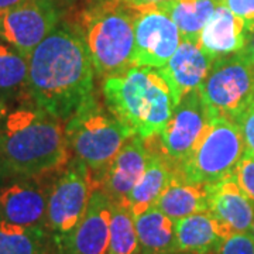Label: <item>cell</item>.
<instances>
[{
	"label": "cell",
	"mask_w": 254,
	"mask_h": 254,
	"mask_svg": "<svg viewBox=\"0 0 254 254\" xmlns=\"http://www.w3.org/2000/svg\"><path fill=\"white\" fill-rule=\"evenodd\" d=\"M250 235H252V237H253L254 240V220H253V225H252V229H250V232H249Z\"/></svg>",
	"instance_id": "d6a6232c"
},
{
	"label": "cell",
	"mask_w": 254,
	"mask_h": 254,
	"mask_svg": "<svg viewBox=\"0 0 254 254\" xmlns=\"http://www.w3.org/2000/svg\"><path fill=\"white\" fill-rule=\"evenodd\" d=\"M93 182L88 165L71 157L55 171L47 208V233L51 254L60 250L79 225L91 198Z\"/></svg>",
	"instance_id": "52a82bcc"
},
{
	"label": "cell",
	"mask_w": 254,
	"mask_h": 254,
	"mask_svg": "<svg viewBox=\"0 0 254 254\" xmlns=\"http://www.w3.org/2000/svg\"><path fill=\"white\" fill-rule=\"evenodd\" d=\"M112 203L109 195L95 187L79 225L54 254H108Z\"/></svg>",
	"instance_id": "4fadbf2b"
},
{
	"label": "cell",
	"mask_w": 254,
	"mask_h": 254,
	"mask_svg": "<svg viewBox=\"0 0 254 254\" xmlns=\"http://www.w3.org/2000/svg\"><path fill=\"white\" fill-rule=\"evenodd\" d=\"M213 184L187 182L174 177L165 188L155 208L164 212L174 222L195 213L208 212Z\"/></svg>",
	"instance_id": "d6986e66"
},
{
	"label": "cell",
	"mask_w": 254,
	"mask_h": 254,
	"mask_svg": "<svg viewBox=\"0 0 254 254\" xmlns=\"http://www.w3.org/2000/svg\"><path fill=\"white\" fill-rule=\"evenodd\" d=\"M212 116L198 89L182 96L171 119L158 134V147L171 161L174 170L195 150Z\"/></svg>",
	"instance_id": "7c38bea8"
},
{
	"label": "cell",
	"mask_w": 254,
	"mask_h": 254,
	"mask_svg": "<svg viewBox=\"0 0 254 254\" xmlns=\"http://www.w3.org/2000/svg\"><path fill=\"white\" fill-rule=\"evenodd\" d=\"M242 54L245 55L246 58L254 65V31L250 33L247 37V43H246L245 48L240 51Z\"/></svg>",
	"instance_id": "f546056e"
},
{
	"label": "cell",
	"mask_w": 254,
	"mask_h": 254,
	"mask_svg": "<svg viewBox=\"0 0 254 254\" xmlns=\"http://www.w3.org/2000/svg\"><path fill=\"white\" fill-rule=\"evenodd\" d=\"M20 1H23V0H0V11H1V10L10 9V7L18 4Z\"/></svg>",
	"instance_id": "1f68e13d"
},
{
	"label": "cell",
	"mask_w": 254,
	"mask_h": 254,
	"mask_svg": "<svg viewBox=\"0 0 254 254\" xmlns=\"http://www.w3.org/2000/svg\"><path fill=\"white\" fill-rule=\"evenodd\" d=\"M233 177L246 195L254 202V157L245 153L236 165Z\"/></svg>",
	"instance_id": "484cf974"
},
{
	"label": "cell",
	"mask_w": 254,
	"mask_h": 254,
	"mask_svg": "<svg viewBox=\"0 0 254 254\" xmlns=\"http://www.w3.org/2000/svg\"><path fill=\"white\" fill-rule=\"evenodd\" d=\"M51 253L48 233L0 219V254Z\"/></svg>",
	"instance_id": "cb8c5ba5"
},
{
	"label": "cell",
	"mask_w": 254,
	"mask_h": 254,
	"mask_svg": "<svg viewBox=\"0 0 254 254\" xmlns=\"http://www.w3.org/2000/svg\"><path fill=\"white\" fill-rule=\"evenodd\" d=\"M235 16L245 23L247 33L254 31V0H220Z\"/></svg>",
	"instance_id": "83f0119b"
},
{
	"label": "cell",
	"mask_w": 254,
	"mask_h": 254,
	"mask_svg": "<svg viewBox=\"0 0 254 254\" xmlns=\"http://www.w3.org/2000/svg\"><path fill=\"white\" fill-rule=\"evenodd\" d=\"M27 82L28 58L0 40V108L27 96Z\"/></svg>",
	"instance_id": "7402d4cb"
},
{
	"label": "cell",
	"mask_w": 254,
	"mask_h": 254,
	"mask_svg": "<svg viewBox=\"0 0 254 254\" xmlns=\"http://www.w3.org/2000/svg\"><path fill=\"white\" fill-rule=\"evenodd\" d=\"M209 213L218 223L223 239L249 233L254 220V202L239 187L233 174L213 182Z\"/></svg>",
	"instance_id": "9a60e30c"
},
{
	"label": "cell",
	"mask_w": 254,
	"mask_h": 254,
	"mask_svg": "<svg viewBox=\"0 0 254 254\" xmlns=\"http://www.w3.org/2000/svg\"><path fill=\"white\" fill-rule=\"evenodd\" d=\"M136 9L125 0H85L75 21L89 48L96 75L108 78L131 68Z\"/></svg>",
	"instance_id": "277c9868"
},
{
	"label": "cell",
	"mask_w": 254,
	"mask_h": 254,
	"mask_svg": "<svg viewBox=\"0 0 254 254\" xmlns=\"http://www.w3.org/2000/svg\"><path fill=\"white\" fill-rule=\"evenodd\" d=\"M198 91L212 118L237 122L254 100V65L242 53L216 58Z\"/></svg>",
	"instance_id": "ba28073f"
},
{
	"label": "cell",
	"mask_w": 254,
	"mask_h": 254,
	"mask_svg": "<svg viewBox=\"0 0 254 254\" xmlns=\"http://www.w3.org/2000/svg\"><path fill=\"white\" fill-rule=\"evenodd\" d=\"M245 141V153L254 157V100L236 122Z\"/></svg>",
	"instance_id": "f1b7e54d"
},
{
	"label": "cell",
	"mask_w": 254,
	"mask_h": 254,
	"mask_svg": "<svg viewBox=\"0 0 254 254\" xmlns=\"http://www.w3.org/2000/svg\"><path fill=\"white\" fill-rule=\"evenodd\" d=\"M63 20L60 0H23L0 11V40L28 58Z\"/></svg>",
	"instance_id": "9c48e42d"
},
{
	"label": "cell",
	"mask_w": 254,
	"mask_h": 254,
	"mask_svg": "<svg viewBox=\"0 0 254 254\" xmlns=\"http://www.w3.org/2000/svg\"><path fill=\"white\" fill-rule=\"evenodd\" d=\"M95 73L81 27L64 18L28 57V99L66 123L95 93Z\"/></svg>",
	"instance_id": "6da1fadb"
},
{
	"label": "cell",
	"mask_w": 254,
	"mask_h": 254,
	"mask_svg": "<svg viewBox=\"0 0 254 254\" xmlns=\"http://www.w3.org/2000/svg\"><path fill=\"white\" fill-rule=\"evenodd\" d=\"M134 9L131 66L163 68L180 47L182 40L180 28L158 4L138 6Z\"/></svg>",
	"instance_id": "8fae6325"
},
{
	"label": "cell",
	"mask_w": 254,
	"mask_h": 254,
	"mask_svg": "<svg viewBox=\"0 0 254 254\" xmlns=\"http://www.w3.org/2000/svg\"><path fill=\"white\" fill-rule=\"evenodd\" d=\"M54 174L55 171L31 177H1L0 219L18 226L47 232L48 193Z\"/></svg>",
	"instance_id": "30bf717a"
},
{
	"label": "cell",
	"mask_w": 254,
	"mask_h": 254,
	"mask_svg": "<svg viewBox=\"0 0 254 254\" xmlns=\"http://www.w3.org/2000/svg\"><path fill=\"white\" fill-rule=\"evenodd\" d=\"M0 180H1V175H0Z\"/></svg>",
	"instance_id": "e575fe53"
},
{
	"label": "cell",
	"mask_w": 254,
	"mask_h": 254,
	"mask_svg": "<svg viewBox=\"0 0 254 254\" xmlns=\"http://www.w3.org/2000/svg\"><path fill=\"white\" fill-rule=\"evenodd\" d=\"M220 3V0H168L158 6L175 21L182 38L198 41L202 28Z\"/></svg>",
	"instance_id": "603a6c76"
},
{
	"label": "cell",
	"mask_w": 254,
	"mask_h": 254,
	"mask_svg": "<svg viewBox=\"0 0 254 254\" xmlns=\"http://www.w3.org/2000/svg\"><path fill=\"white\" fill-rule=\"evenodd\" d=\"M181 254H216L223 242L218 223L209 212H200L175 222Z\"/></svg>",
	"instance_id": "ffe728a7"
},
{
	"label": "cell",
	"mask_w": 254,
	"mask_h": 254,
	"mask_svg": "<svg viewBox=\"0 0 254 254\" xmlns=\"http://www.w3.org/2000/svg\"><path fill=\"white\" fill-rule=\"evenodd\" d=\"M180 254H181V253H180Z\"/></svg>",
	"instance_id": "8d00e7d4"
},
{
	"label": "cell",
	"mask_w": 254,
	"mask_h": 254,
	"mask_svg": "<svg viewBox=\"0 0 254 254\" xmlns=\"http://www.w3.org/2000/svg\"><path fill=\"white\" fill-rule=\"evenodd\" d=\"M71 157L88 165L92 182L99 180L133 130L92 95L65 123Z\"/></svg>",
	"instance_id": "5b68a950"
},
{
	"label": "cell",
	"mask_w": 254,
	"mask_h": 254,
	"mask_svg": "<svg viewBox=\"0 0 254 254\" xmlns=\"http://www.w3.org/2000/svg\"><path fill=\"white\" fill-rule=\"evenodd\" d=\"M68 1H72V0H68Z\"/></svg>",
	"instance_id": "d590c367"
},
{
	"label": "cell",
	"mask_w": 254,
	"mask_h": 254,
	"mask_svg": "<svg viewBox=\"0 0 254 254\" xmlns=\"http://www.w3.org/2000/svg\"><path fill=\"white\" fill-rule=\"evenodd\" d=\"M148 150L150 157L144 174L131 190L126 202L134 218L144 213L145 210L154 208L157 200L160 199L165 188L175 177L174 165L163 154L160 147L154 150L148 145Z\"/></svg>",
	"instance_id": "ac0fdd59"
},
{
	"label": "cell",
	"mask_w": 254,
	"mask_h": 254,
	"mask_svg": "<svg viewBox=\"0 0 254 254\" xmlns=\"http://www.w3.org/2000/svg\"><path fill=\"white\" fill-rule=\"evenodd\" d=\"M113 202V200H112ZM140 245L136 222L127 203H112L110 239L108 254H138Z\"/></svg>",
	"instance_id": "d4e9b609"
},
{
	"label": "cell",
	"mask_w": 254,
	"mask_h": 254,
	"mask_svg": "<svg viewBox=\"0 0 254 254\" xmlns=\"http://www.w3.org/2000/svg\"><path fill=\"white\" fill-rule=\"evenodd\" d=\"M148 157L147 140L133 134L93 184V188H102L113 202L126 203L131 190L144 174Z\"/></svg>",
	"instance_id": "5bb4252c"
},
{
	"label": "cell",
	"mask_w": 254,
	"mask_h": 254,
	"mask_svg": "<svg viewBox=\"0 0 254 254\" xmlns=\"http://www.w3.org/2000/svg\"><path fill=\"white\" fill-rule=\"evenodd\" d=\"M247 37L245 23L220 3L202 28L198 44L206 54L216 60L240 53L247 43Z\"/></svg>",
	"instance_id": "e0dca14e"
},
{
	"label": "cell",
	"mask_w": 254,
	"mask_h": 254,
	"mask_svg": "<svg viewBox=\"0 0 254 254\" xmlns=\"http://www.w3.org/2000/svg\"><path fill=\"white\" fill-rule=\"evenodd\" d=\"M213 58L206 54L198 41L182 38L171 60L160 68L171 83L177 100L180 102L190 91H195L205 81L212 68Z\"/></svg>",
	"instance_id": "2e32d148"
},
{
	"label": "cell",
	"mask_w": 254,
	"mask_h": 254,
	"mask_svg": "<svg viewBox=\"0 0 254 254\" xmlns=\"http://www.w3.org/2000/svg\"><path fill=\"white\" fill-rule=\"evenodd\" d=\"M63 120L30 99L0 113V175H43L69 161Z\"/></svg>",
	"instance_id": "7a4b0ae2"
},
{
	"label": "cell",
	"mask_w": 254,
	"mask_h": 254,
	"mask_svg": "<svg viewBox=\"0 0 254 254\" xmlns=\"http://www.w3.org/2000/svg\"><path fill=\"white\" fill-rule=\"evenodd\" d=\"M216 254H254V240L250 233H235L223 239Z\"/></svg>",
	"instance_id": "4316f807"
},
{
	"label": "cell",
	"mask_w": 254,
	"mask_h": 254,
	"mask_svg": "<svg viewBox=\"0 0 254 254\" xmlns=\"http://www.w3.org/2000/svg\"><path fill=\"white\" fill-rule=\"evenodd\" d=\"M127 4L130 6H148V4H158V3H164V1H168V0H125Z\"/></svg>",
	"instance_id": "4dcf8cb0"
},
{
	"label": "cell",
	"mask_w": 254,
	"mask_h": 254,
	"mask_svg": "<svg viewBox=\"0 0 254 254\" xmlns=\"http://www.w3.org/2000/svg\"><path fill=\"white\" fill-rule=\"evenodd\" d=\"M243 154L245 141L236 122L212 118L195 150L175 168V177L187 182L213 184L233 173Z\"/></svg>",
	"instance_id": "8992f818"
},
{
	"label": "cell",
	"mask_w": 254,
	"mask_h": 254,
	"mask_svg": "<svg viewBox=\"0 0 254 254\" xmlns=\"http://www.w3.org/2000/svg\"><path fill=\"white\" fill-rule=\"evenodd\" d=\"M140 254H180L175 222L158 208L134 218Z\"/></svg>",
	"instance_id": "44dd1931"
},
{
	"label": "cell",
	"mask_w": 254,
	"mask_h": 254,
	"mask_svg": "<svg viewBox=\"0 0 254 254\" xmlns=\"http://www.w3.org/2000/svg\"><path fill=\"white\" fill-rule=\"evenodd\" d=\"M3 109H4V108H0V113H1V110H3Z\"/></svg>",
	"instance_id": "836d02e7"
},
{
	"label": "cell",
	"mask_w": 254,
	"mask_h": 254,
	"mask_svg": "<svg viewBox=\"0 0 254 254\" xmlns=\"http://www.w3.org/2000/svg\"><path fill=\"white\" fill-rule=\"evenodd\" d=\"M102 91L108 108L145 140L163 131L178 105L171 83L160 68L153 66H131L108 76Z\"/></svg>",
	"instance_id": "3957f363"
}]
</instances>
